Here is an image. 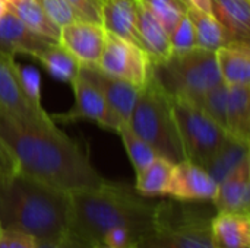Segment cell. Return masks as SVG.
Segmentation results:
<instances>
[{"label": "cell", "instance_id": "6da1fadb", "mask_svg": "<svg viewBox=\"0 0 250 248\" xmlns=\"http://www.w3.org/2000/svg\"><path fill=\"white\" fill-rule=\"evenodd\" d=\"M0 140L19 172L57 190L70 194L105 183L88 153L57 126L26 123L0 108Z\"/></svg>", "mask_w": 250, "mask_h": 248}, {"label": "cell", "instance_id": "7a4b0ae2", "mask_svg": "<svg viewBox=\"0 0 250 248\" xmlns=\"http://www.w3.org/2000/svg\"><path fill=\"white\" fill-rule=\"evenodd\" d=\"M155 205L127 184L105 180L98 187L70 193V231L91 248L114 228H126L141 240L152 232Z\"/></svg>", "mask_w": 250, "mask_h": 248}, {"label": "cell", "instance_id": "3957f363", "mask_svg": "<svg viewBox=\"0 0 250 248\" xmlns=\"http://www.w3.org/2000/svg\"><path fill=\"white\" fill-rule=\"evenodd\" d=\"M0 222L37 243L57 241L70 232V194L15 170L0 178Z\"/></svg>", "mask_w": 250, "mask_h": 248}, {"label": "cell", "instance_id": "277c9868", "mask_svg": "<svg viewBox=\"0 0 250 248\" xmlns=\"http://www.w3.org/2000/svg\"><path fill=\"white\" fill-rule=\"evenodd\" d=\"M129 126L158 156L177 164L185 159L179 130L173 115L171 96L149 70L145 85L139 89Z\"/></svg>", "mask_w": 250, "mask_h": 248}, {"label": "cell", "instance_id": "5b68a950", "mask_svg": "<svg viewBox=\"0 0 250 248\" xmlns=\"http://www.w3.org/2000/svg\"><path fill=\"white\" fill-rule=\"evenodd\" d=\"M151 73L171 98H182L201 105L204 95L221 82L214 51L193 48L171 54L160 64H151Z\"/></svg>", "mask_w": 250, "mask_h": 248}, {"label": "cell", "instance_id": "8992f818", "mask_svg": "<svg viewBox=\"0 0 250 248\" xmlns=\"http://www.w3.org/2000/svg\"><path fill=\"white\" fill-rule=\"evenodd\" d=\"M214 215L196 202H158L151 234L170 248H215L211 234Z\"/></svg>", "mask_w": 250, "mask_h": 248}, {"label": "cell", "instance_id": "52a82bcc", "mask_svg": "<svg viewBox=\"0 0 250 248\" xmlns=\"http://www.w3.org/2000/svg\"><path fill=\"white\" fill-rule=\"evenodd\" d=\"M171 107L185 159L204 167L224 143L227 132L193 102L171 98Z\"/></svg>", "mask_w": 250, "mask_h": 248}, {"label": "cell", "instance_id": "ba28073f", "mask_svg": "<svg viewBox=\"0 0 250 248\" xmlns=\"http://www.w3.org/2000/svg\"><path fill=\"white\" fill-rule=\"evenodd\" d=\"M95 67L141 89L149 76L151 61L139 45L105 31L104 47Z\"/></svg>", "mask_w": 250, "mask_h": 248}, {"label": "cell", "instance_id": "9c48e42d", "mask_svg": "<svg viewBox=\"0 0 250 248\" xmlns=\"http://www.w3.org/2000/svg\"><path fill=\"white\" fill-rule=\"evenodd\" d=\"M15 56L0 50V108L15 115L16 118L40 126H56L51 115L42 107L34 105L25 95L19 64L13 60Z\"/></svg>", "mask_w": 250, "mask_h": 248}, {"label": "cell", "instance_id": "30bf717a", "mask_svg": "<svg viewBox=\"0 0 250 248\" xmlns=\"http://www.w3.org/2000/svg\"><path fill=\"white\" fill-rule=\"evenodd\" d=\"M75 94V105L67 113L51 115L53 121H76L89 120L100 124L104 129L117 132L120 123L110 111L101 91L82 73L70 83Z\"/></svg>", "mask_w": 250, "mask_h": 248}, {"label": "cell", "instance_id": "8fae6325", "mask_svg": "<svg viewBox=\"0 0 250 248\" xmlns=\"http://www.w3.org/2000/svg\"><path fill=\"white\" fill-rule=\"evenodd\" d=\"M218 184L198 164L183 159L174 164L167 196L179 202H212Z\"/></svg>", "mask_w": 250, "mask_h": 248}, {"label": "cell", "instance_id": "7c38bea8", "mask_svg": "<svg viewBox=\"0 0 250 248\" xmlns=\"http://www.w3.org/2000/svg\"><path fill=\"white\" fill-rule=\"evenodd\" d=\"M105 41V29L101 23L79 19L60 28L59 42L73 54L81 66H97Z\"/></svg>", "mask_w": 250, "mask_h": 248}, {"label": "cell", "instance_id": "4fadbf2b", "mask_svg": "<svg viewBox=\"0 0 250 248\" xmlns=\"http://www.w3.org/2000/svg\"><path fill=\"white\" fill-rule=\"evenodd\" d=\"M81 73L101 91L110 111L117 121L120 124L129 123L138 99L139 88L126 80L108 76L95 66H81Z\"/></svg>", "mask_w": 250, "mask_h": 248}, {"label": "cell", "instance_id": "5bb4252c", "mask_svg": "<svg viewBox=\"0 0 250 248\" xmlns=\"http://www.w3.org/2000/svg\"><path fill=\"white\" fill-rule=\"evenodd\" d=\"M59 42L31 31L10 9L0 18V50L7 54H28L34 58L50 44Z\"/></svg>", "mask_w": 250, "mask_h": 248}, {"label": "cell", "instance_id": "9a60e30c", "mask_svg": "<svg viewBox=\"0 0 250 248\" xmlns=\"http://www.w3.org/2000/svg\"><path fill=\"white\" fill-rule=\"evenodd\" d=\"M212 205L215 212L250 215V158L218 184Z\"/></svg>", "mask_w": 250, "mask_h": 248}, {"label": "cell", "instance_id": "2e32d148", "mask_svg": "<svg viewBox=\"0 0 250 248\" xmlns=\"http://www.w3.org/2000/svg\"><path fill=\"white\" fill-rule=\"evenodd\" d=\"M136 29L139 45L146 53L151 64H160L170 58V38L161 23L136 0Z\"/></svg>", "mask_w": 250, "mask_h": 248}, {"label": "cell", "instance_id": "e0dca14e", "mask_svg": "<svg viewBox=\"0 0 250 248\" xmlns=\"http://www.w3.org/2000/svg\"><path fill=\"white\" fill-rule=\"evenodd\" d=\"M211 234L215 248H250V215L215 212Z\"/></svg>", "mask_w": 250, "mask_h": 248}, {"label": "cell", "instance_id": "ac0fdd59", "mask_svg": "<svg viewBox=\"0 0 250 248\" xmlns=\"http://www.w3.org/2000/svg\"><path fill=\"white\" fill-rule=\"evenodd\" d=\"M221 80L227 85L250 83V45L246 41H230L215 51Z\"/></svg>", "mask_w": 250, "mask_h": 248}, {"label": "cell", "instance_id": "d6986e66", "mask_svg": "<svg viewBox=\"0 0 250 248\" xmlns=\"http://www.w3.org/2000/svg\"><path fill=\"white\" fill-rule=\"evenodd\" d=\"M101 25L107 32L139 45L136 0H103Z\"/></svg>", "mask_w": 250, "mask_h": 248}, {"label": "cell", "instance_id": "ffe728a7", "mask_svg": "<svg viewBox=\"0 0 250 248\" xmlns=\"http://www.w3.org/2000/svg\"><path fill=\"white\" fill-rule=\"evenodd\" d=\"M211 13L226 29L230 41L250 38V0H211Z\"/></svg>", "mask_w": 250, "mask_h": 248}, {"label": "cell", "instance_id": "44dd1931", "mask_svg": "<svg viewBox=\"0 0 250 248\" xmlns=\"http://www.w3.org/2000/svg\"><path fill=\"white\" fill-rule=\"evenodd\" d=\"M227 133L229 136L250 143V86L229 85L227 99Z\"/></svg>", "mask_w": 250, "mask_h": 248}, {"label": "cell", "instance_id": "7402d4cb", "mask_svg": "<svg viewBox=\"0 0 250 248\" xmlns=\"http://www.w3.org/2000/svg\"><path fill=\"white\" fill-rule=\"evenodd\" d=\"M249 145L248 142H242L231 136H227L224 143L215 152V155L202 167L211 178L220 184L227 175H230L245 159L249 156Z\"/></svg>", "mask_w": 250, "mask_h": 248}, {"label": "cell", "instance_id": "603a6c76", "mask_svg": "<svg viewBox=\"0 0 250 248\" xmlns=\"http://www.w3.org/2000/svg\"><path fill=\"white\" fill-rule=\"evenodd\" d=\"M186 13L195 29L198 48H204V50L215 53L218 48L230 42V38L226 29L212 13L198 10L192 6L188 7Z\"/></svg>", "mask_w": 250, "mask_h": 248}, {"label": "cell", "instance_id": "cb8c5ba5", "mask_svg": "<svg viewBox=\"0 0 250 248\" xmlns=\"http://www.w3.org/2000/svg\"><path fill=\"white\" fill-rule=\"evenodd\" d=\"M35 58L47 69L51 76L66 83H72L81 73L79 60L60 42L50 44Z\"/></svg>", "mask_w": 250, "mask_h": 248}, {"label": "cell", "instance_id": "d4e9b609", "mask_svg": "<svg viewBox=\"0 0 250 248\" xmlns=\"http://www.w3.org/2000/svg\"><path fill=\"white\" fill-rule=\"evenodd\" d=\"M174 164L158 156L151 165L136 174L135 190L144 197L167 196Z\"/></svg>", "mask_w": 250, "mask_h": 248}, {"label": "cell", "instance_id": "484cf974", "mask_svg": "<svg viewBox=\"0 0 250 248\" xmlns=\"http://www.w3.org/2000/svg\"><path fill=\"white\" fill-rule=\"evenodd\" d=\"M9 9L31 31L45 38L59 41L60 28L47 16L37 0H16L13 3H9Z\"/></svg>", "mask_w": 250, "mask_h": 248}, {"label": "cell", "instance_id": "4316f807", "mask_svg": "<svg viewBox=\"0 0 250 248\" xmlns=\"http://www.w3.org/2000/svg\"><path fill=\"white\" fill-rule=\"evenodd\" d=\"M116 133H119V136L125 145L126 153H127L130 164L136 174L141 172L142 170H145L148 165H151L158 158L157 152L151 148V145H148L142 137H139L132 130L129 123L120 124V127L117 129Z\"/></svg>", "mask_w": 250, "mask_h": 248}, {"label": "cell", "instance_id": "83f0119b", "mask_svg": "<svg viewBox=\"0 0 250 248\" xmlns=\"http://www.w3.org/2000/svg\"><path fill=\"white\" fill-rule=\"evenodd\" d=\"M166 29L170 32L186 15L189 4L182 0H138Z\"/></svg>", "mask_w": 250, "mask_h": 248}, {"label": "cell", "instance_id": "f1b7e54d", "mask_svg": "<svg viewBox=\"0 0 250 248\" xmlns=\"http://www.w3.org/2000/svg\"><path fill=\"white\" fill-rule=\"evenodd\" d=\"M227 99H229V85L223 80L212 86L202 98L201 108L227 132ZM229 134V133H227Z\"/></svg>", "mask_w": 250, "mask_h": 248}, {"label": "cell", "instance_id": "f546056e", "mask_svg": "<svg viewBox=\"0 0 250 248\" xmlns=\"http://www.w3.org/2000/svg\"><path fill=\"white\" fill-rule=\"evenodd\" d=\"M168 38H170L173 54H180L196 48V35L188 13L180 19L176 28L170 32Z\"/></svg>", "mask_w": 250, "mask_h": 248}, {"label": "cell", "instance_id": "4dcf8cb0", "mask_svg": "<svg viewBox=\"0 0 250 248\" xmlns=\"http://www.w3.org/2000/svg\"><path fill=\"white\" fill-rule=\"evenodd\" d=\"M47 16L59 26L63 28L75 20L82 19L76 10L66 1V0H37Z\"/></svg>", "mask_w": 250, "mask_h": 248}, {"label": "cell", "instance_id": "1f68e13d", "mask_svg": "<svg viewBox=\"0 0 250 248\" xmlns=\"http://www.w3.org/2000/svg\"><path fill=\"white\" fill-rule=\"evenodd\" d=\"M19 75H21V80H22V86L25 91V95L28 96V99L37 105V107H42L41 105V91H40V75L37 73L35 69L32 67H22L19 66Z\"/></svg>", "mask_w": 250, "mask_h": 248}, {"label": "cell", "instance_id": "d6a6232c", "mask_svg": "<svg viewBox=\"0 0 250 248\" xmlns=\"http://www.w3.org/2000/svg\"><path fill=\"white\" fill-rule=\"evenodd\" d=\"M76 13L85 19L95 23H101V10H103V0H66Z\"/></svg>", "mask_w": 250, "mask_h": 248}, {"label": "cell", "instance_id": "836d02e7", "mask_svg": "<svg viewBox=\"0 0 250 248\" xmlns=\"http://www.w3.org/2000/svg\"><path fill=\"white\" fill-rule=\"evenodd\" d=\"M0 248H37V241L25 232L3 229L0 234Z\"/></svg>", "mask_w": 250, "mask_h": 248}, {"label": "cell", "instance_id": "e575fe53", "mask_svg": "<svg viewBox=\"0 0 250 248\" xmlns=\"http://www.w3.org/2000/svg\"><path fill=\"white\" fill-rule=\"evenodd\" d=\"M37 248H91L83 240H81L73 231L57 241H42L37 243Z\"/></svg>", "mask_w": 250, "mask_h": 248}, {"label": "cell", "instance_id": "d590c367", "mask_svg": "<svg viewBox=\"0 0 250 248\" xmlns=\"http://www.w3.org/2000/svg\"><path fill=\"white\" fill-rule=\"evenodd\" d=\"M15 170H16L15 162H13L9 151L6 149V146L0 140V178L4 177V175H7L9 172H12Z\"/></svg>", "mask_w": 250, "mask_h": 248}, {"label": "cell", "instance_id": "8d00e7d4", "mask_svg": "<svg viewBox=\"0 0 250 248\" xmlns=\"http://www.w3.org/2000/svg\"><path fill=\"white\" fill-rule=\"evenodd\" d=\"M133 248H170V247L164 246V244H163V243H160L155 237H152V234H149V235L142 237V238L135 244V247Z\"/></svg>", "mask_w": 250, "mask_h": 248}, {"label": "cell", "instance_id": "74e56055", "mask_svg": "<svg viewBox=\"0 0 250 248\" xmlns=\"http://www.w3.org/2000/svg\"><path fill=\"white\" fill-rule=\"evenodd\" d=\"M189 6L202 10V12H209L211 13V0H186Z\"/></svg>", "mask_w": 250, "mask_h": 248}, {"label": "cell", "instance_id": "f35d334b", "mask_svg": "<svg viewBox=\"0 0 250 248\" xmlns=\"http://www.w3.org/2000/svg\"><path fill=\"white\" fill-rule=\"evenodd\" d=\"M9 10V4L6 3V1H3V0H0V18L6 13Z\"/></svg>", "mask_w": 250, "mask_h": 248}, {"label": "cell", "instance_id": "ab89813d", "mask_svg": "<svg viewBox=\"0 0 250 248\" xmlns=\"http://www.w3.org/2000/svg\"><path fill=\"white\" fill-rule=\"evenodd\" d=\"M94 248H114V247H110V246H107V244H100V246H95Z\"/></svg>", "mask_w": 250, "mask_h": 248}, {"label": "cell", "instance_id": "60d3db41", "mask_svg": "<svg viewBox=\"0 0 250 248\" xmlns=\"http://www.w3.org/2000/svg\"><path fill=\"white\" fill-rule=\"evenodd\" d=\"M3 1H6V3L9 4V3H13V1H16V0H3Z\"/></svg>", "mask_w": 250, "mask_h": 248}, {"label": "cell", "instance_id": "b9f144b4", "mask_svg": "<svg viewBox=\"0 0 250 248\" xmlns=\"http://www.w3.org/2000/svg\"><path fill=\"white\" fill-rule=\"evenodd\" d=\"M1 231H3V227H1V222H0V234H1Z\"/></svg>", "mask_w": 250, "mask_h": 248}, {"label": "cell", "instance_id": "7bdbcfd3", "mask_svg": "<svg viewBox=\"0 0 250 248\" xmlns=\"http://www.w3.org/2000/svg\"><path fill=\"white\" fill-rule=\"evenodd\" d=\"M182 1H185V3H188V1H186V0H182Z\"/></svg>", "mask_w": 250, "mask_h": 248}]
</instances>
